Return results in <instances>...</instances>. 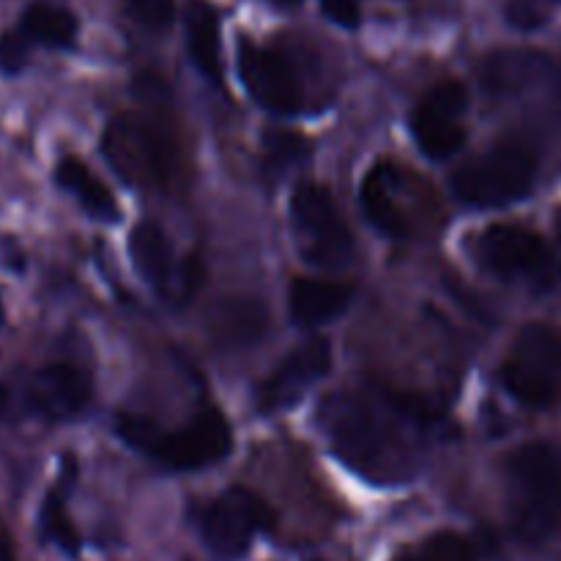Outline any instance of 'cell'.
I'll list each match as a JSON object with an SVG mask.
<instances>
[{"instance_id":"6da1fadb","label":"cell","mask_w":561,"mask_h":561,"mask_svg":"<svg viewBox=\"0 0 561 561\" xmlns=\"http://www.w3.org/2000/svg\"><path fill=\"white\" fill-rule=\"evenodd\" d=\"M329 447L370 482H405L420 471L438 427V414L422 398L381 383L340 389L318 409Z\"/></svg>"},{"instance_id":"7a4b0ae2","label":"cell","mask_w":561,"mask_h":561,"mask_svg":"<svg viewBox=\"0 0 561 561\" xmlns=\"http://www.w3.org/2000/svg\"><path fill=\"white\" fill-rule=\"evenodd\" d=\"M104 157L126 184L173 190L184 179V148L173 124L151 102L140 113H124L104 129Z\"/></svg>"},{"instance_id":"3957f363","label":"cell","mask_w":561,"mask_h":561,"mask_svg":"<svg viewBox=\"0 0 561 561\" xmlns=\"http://www.w3.org/2000/svg\"><path fill=\"white\" fill-rule=\"evenodd\" d=\"M118 436L137 453L159 460L173 471H195L228 458L233 447V433L222 411L203 405L186 425L162 431L153 420L124 414L118 420Z\"/></svg>"},{"instance_id":"277c9868","label":"cell","mask_w":561,"mask_h":561,"mask_svg":"<svg viewBox=\"0 0 561 561\" xmlns=\"http://www.w3.org/2000/svg\"><path fill=\"white\" fill-rule=\"evenodd\" d=\"M507 496L520 540L542 542L561 524V449L529 442L507 458Z\"/></svg>"},{"instance_id":"5b68a950","label":"cell","mask_w":561,"mask_h":561,"mask_svg":"<svg viewBox=\"0 0 561 561\" xmlns=\"http://www.w3.org/2000/svg\"><path fill=\"white\" fill-rule=\"evenodd\" d=\"M474 255L485 272L531 294H551L561 283V261L540 233L520 225H491L477 236Z\"/></svg>"},{"instance_id":"8992f818","label":"cell","mask_w":561,"mask_h":561,"mask_svg":"<svg viewBox=\"0 0 561 561\" xmlns=\"http://www.w3.org/2000/svg\"><path fill=\"white\" fill-rule=\"evenodd\" d=\"M537 179V153L524 140H502L460 164L453 190L469 206L499 208L529 195Z\"/></svg>"},{"instance_id":"52a82bcc","label":"cell","mask_w":561,"mask_h":561,"mask_svg":"<svg viewBox=\"0 0 561 561\" xmlns=\"http://www.w3.org/2000/svg\"><path fill=\"white\" fill-rule=\"evenodd\" d=\"M290 230L299 255L321 268H343L354 257V236L321 184H299L290 197Z\"/></svg>"},{"instance_id":"ba28073f","label":"cell","mask_w":561,"mask_h":561,"mask_svg":"<svg viewBox=\"0 0 561 561\" xmlns=\"http://www.w3.org/2000/svg\"><path fill=\"white\" fill-rule=\"evenodd\" d=\"M504 389L529 409H546L561 392V334L546 323L520 329L502 365Z\"/></svg>"},{"instance_id":"9c48e42d","label":"cell","mask_w":561,"mask_h":561,"mask_svg":"<svg viewBox=\"0 0 561 561\" xmlns=\"http://www.w3.org/2000/svg\"><path fill=\"white\" fill-rule=\"evenodd\" d=\"M480 77L496 102L531 110H561V71L548 55L531 49H502L482 60Z\"/></svg>"},{"instance_id":"30bf717a","label":"cell","mask_w":561,"mask_h":561,"mask_svg":"<svg viewBox=\"0 0 561 561\" xmlns=\"http://www.w3.org/2000/svg\"><path fill=\"white\" fill-rule=\"evenodd\" d=\"M274 526L268 504L244 488L225 491L201 513V535L219 561H236L250 551L252 540Z\"/></svg>"},{"instance_id":"8fae6325","label":"cell","mask_w":561,"mask_h":561,"mask_svg":"<svg viewBox=\"0 0 561 561\" xmlns=\"http://www.w3.org/2000/svg\"><path fill=\"white\" fill-rule=\"evenodd\" d=\"M239 75L250 96L261 107L279 115H296L305 110V82H301L299 66L285 49L241 38Z\"/></svg>"},{"instance_id":"7c38bea8","label":"cell","mask_w":561,"mask_h":561,"mask_svg":"<svg viewBox=\"0 0 561 561\" xmlns=\"http://www.w3.org/2000/svg\"><path fill=\"white\" fill-rule=\"evenodd\" d=\"M129 255L137 274L157 290L162 299L184 305L197 294L203 279L201 257L190 255L184 261H175L170 252L168 236L157 222L146 219L137 225L129 236Z\"/></svg>"},{"instance_id":"4fadbf2b","label":"cell","mask_w":561,"mask_h":561,"mask_svg":"<svg viewBox=\"0 0 561 561\" xmlns=\"http://www.w3.org/2000/svg\"><path fill=\"white\" fill-rule=\"evenodd\" d=\"M466 110H469V91L463 82H438L416 104L411 115V131L416 146L431 159H449L466 142Z\"/></svg>"},{"instance_id":"5bb4252c","label":"cell","mask_w":561,"mask_h":561,"mask_svg":"<svg viewBox=\"0 0 561 561\" xmlns=\"http://www.w3.org/2000/svg\"><path fill=\"white\" fill-rule=\"evenodd\" d=\"M332 367V343L327 337H312L296 345L272 376L257 387V409L263 414L285 411L299 403L307 389L316 387Z\"/></svg>"},{"instance_id":"9a60e30c","label":"cell","mask_w":561,"mask_h":561,"mask_svg":"<svg viewBox=\"0 0 561 561\" xmlns=\"http://www.w3.org/2000/svg\"><path fill=\"white\" fill-rule=\"evenodd\" d=\"M31 409L47 422L75 420L91 400V376L69 362H55L33 376L27 389Z\"/></svg>"},{"instance_id":"2e32d148","label":"cell","mask_w":561,"mask_h":561,"mask_svg":"<svg viewBox=\"0 0 561 561\" xmlns=\"http://www.w3.org/2000/svg\"><path fill=\"white\" fill-rule=\"evenodd\" d=\"M351 299H354L351 285L321 277H299L290 285V318L299 327H321V323H329L337 316H343L348 310Z\"/></svg>"},{"instance_id":"e0dca14e","label":"cell","mask_w":561,"mask_h":561,"mask_svg":"<svg viewBox=\"0 0 561 561\" xmlns=\"http://www.w3.org/2000/svg\"><path fill=\"white\" fill-rule=\"evenodd\" d=\"M398 175L392 164H376L362 181V208L373 228L389 239H405L411 233V219L398 201Z\"/></svg>"},{"instance_id":"ac0fdd59","label":"cell","mask_w":561,"mask_h":561,"mask_svg":"<svg viewBox=\"0 0 561 561\" xmlns=\"http://www.w3.org/2000/svg\"><path fill=\"white\" fill-rule=\"evenodd\" d=\"M186 27V49H190L192 64L197 66L203 77L211 82H222V25H219V11L208 0H190L184 14Z\"/></svg>"},{"instance_id":"d6986e66","label":"cell","mask_w":561,"mask_h":561,"mask_svg":"<svg viewBox=\"0 0 561 561\" xmlns=\"http://www.w3.org/2000/svg\"><path fill=\"white\" fill-rule=\"evenodd\" d=\"M266 307L255 299H228L214 307L208 332L225 348H247L266 334Z\"/></svg>"},{"instance_id":"ffe728a7","label":"cell","mask_w":561,"mask_h":561,"mask_svg":"<svg viewBox=\"0 0 561 561\" xmlns=\"http://www.w3.org/2000/svg\"><path fill=\"white\" fill-rule=\"evenodd\" d=\"M55 179H58L60 190L69 192L91 217L104 219V222H115L118 219V203H115L113 192L77 157L60 159L58 170H55Z\"/></svg>"},{"instance_id":"44dd1931","label":"cell","mask_w":561,"mask_h":561,"mask_svg":"<svg viewBox=\"0 0 561 561\" xmlns=\"http://www.w3.org/2000/svg\"><path fill=\"white\" fill-rule=\"evenodd\" d=\"M16 27L33 47L69 49L77 38V16L53 3L27 5Z\"/></svg>"},{"instance_id":"7402d4cb","label":"cell","mask_w":561,"mask_h":561,"mask_svg":"<svg viewBox=\"0 0 561 561\" xmlns=\"http://www.w3.org/2000/svg\"><path fill=\"white\" fill-rule=\"evenodd\" d=\"M42 531L49 542L60 548L66 553H77L80 548V535H77L75 524L69 520V513H66V493L64 485L55 488L47 496L42 510Z\"/></svg>"},{"instance_id":"603a6c76","label":"cell","mask_w":561,"mask_h":561,"mask_svg":"<svg viewBox=\"0 0 561 561\" xmlns=\"http://www.w3.org/2000/svg\"><path fill=\"white\" fill-rule=\"evenodd\" d=\"M411 561H474V551L469 542L453 531H438L427 537L420 546V551L409 553Z\"/></svg>"},{"instance_id":"cb8c5ba5","label":"cell","mask_w":561,"mask_h":561,"mask_svg":"<svg viewBox=\"0 0 561 561\" xmlns=\"http://www.w3.org/2000/svg\"><path fill=\"white\" fill-rule=\"evenodd\" d=\"M126 14L146 33H164L173 25L175 0H126Z\"/></svg>"},{"instance_id":"d4e9b609","label":"cell","mask_w":561,"mask_h":561,"mask_svg":"<svg viewBox=\"0 0 561 561\" xmlns=\"http://www.w3.org/2000/svg\"><path fill=\"white\" fill-rule=\"evenodd\" d=\"M263 157H266V173L277 175L305 157V140L290 131H272L263 142Z\"/></svg>"},{"instance_id":"484cf974","label":"cell","mask_w":561,"mask_h":561,"mask_svg":"<svg viewBox=\"0 0 561 561\" xmlns=\"http://www.w3.org/2000/svg\"><path fill=\"white\" fill-rule=\"evenodd\" d=\"M31 49L33 44L22 36L20 27L5 31L3 36H0V69H3L5 75L22 71L27 66V60H31Z\"/></svg>"},{"instance_id":"4316f807","label":"cell","mask_w":561,"mask_h":561,"mask_svg":"<svg viewBox=\"0 0 561 561\" xmlns=\"http://www.w3.org/2000/svg\"><path fill=\"white\" fill-rule=\"evenodd\" d=\"M321 9L340 27H356L362 20L359 0H321Z\"/></svg>"},{"instance_id":"83f0119b","label":"cell","mask_w":561,"mask_h":561,"mask_svg":"<svg viewBox=\"0 0 561 561\" xmlns=\"http://www.w3.org/2000/svg\"><path fill=\"white\" fill-rule=\"evenodd\" d=\"M0 561H16L14 548H11L9 535H5L3 529H0Z\"/></svg>"},{"instance_id":"f1b7e54d","label":"cell","mask_w":561,"mask_h":561,"mask_svg":"<svg viewBox=\"0 0 561 561\" xmlns=\"http://www.w3.org/2000/svg\"><path fill=\"white\" fill-rule=\"evenodd\" d=\"M5 403H9V392H5V387H3V383H0V416H3Z\"/></svg>"},{"instance_id":"f546056e","label":"cell","mask_w":561,"mask_h":561,"mask_svg":"<svg viewBox=\"0 0 561 561\" xmlns=\"http://www.w3.org/2000/svg\"><path fill=\"white\" fill-rule=\"evenodd\" d=\"M272 3H279V5H294V3H299V0H272Z\"/></svg>"},{"instance_id":"4dcf8cb0","label":"cell","mask_w":561,"mask_h":561,"mask_svg":"<svg viewBox=\"0 0 561 561\" xmlns=\"http://www.w3.org/2000/svg\"><path fill=\"white\" fill-rule=\"evenodd\" d=\"M398 561H411V559H409V557H400Z\"/></svg>"},{"instance_id":"1f68e13d","label":"cell","mask_w":561,"mask_h":561,"mask_svg":"<svg viewBox=\"0 0 561 561\" xmlns=\"http://www.w3.org/2000/svg\"><path fill=\"white\" fill-rule=\"evenodd\" d=\"M559 233H561V211H559Z\"/></svg>"},{"instance_id":"d6a6232c","label":"cell","mask_w":561,"mask_h":561,"mask_svg":"<svg viewBox=\"0 0 561 561\" xmlns=\"http://www.w3.org/2000/svg\"><path fill=\"white\" fill-rule=\"evenodd\" d=\"M0 321H3V307H0Z\"/></svg>"}]
</instances>
